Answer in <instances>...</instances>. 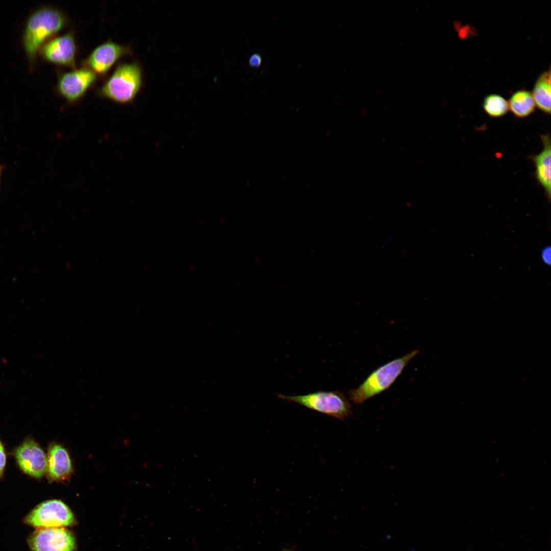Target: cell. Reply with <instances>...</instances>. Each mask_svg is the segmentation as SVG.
Here are the masks:
<instances>
[{"label": "cell", "mask_w": 551, "mask_h": 551, "mask_svg": "<svg viewBox=\"0 0 551 551\" xmlns=\"http://www.w3.org/2000/svg\"><path fill=\"white\" fill-rule=\"evenodd\" d=\"M419 352L418 349H415L379 367L357 388L349 390V399L355 404H362L368 399L388 389L400 375L409 361Z\"/></svg>", "instance_id": "cell-1"}, {"label": "cell", "mask_w": 551, "mask_h": 551, "mask_svg": "<svg viewBox=\"0 0 551 551\" xmlns=\"http://www.w3.org/2000/svg\"><path fill=\"white\" fill-rule=\"evenodd\" d=\"M65 19L56 9L43 8L29 18L23 35L25 50L29 58H34L41 44L65 24Z\"/></svg>", "instance_id": "cell-2"}, {"label": "cell", "mask_w": 551, "mask_h": 551, "mask_svg": "<svg viewBox=\"0 0 551 551\" xmlns=\"http://www.w3.org/2000/svg\"><path fill=\"white\" fill-rule=\"evenodd\" d=\"M277 396L341 421L349 417L353 412L349 401L339 391H318L299 395L278 394Z\"/></svg>", "instance_id": "cell-3"}, {"label": "cell", "mask_w": 551, "mask_h": 551, "mask_svg": "<svg viewBox=\"0 0 551 551\" xmlns=\"http://www.w3.org/2000/svg\"><path fill=\"white\" fill-rule=\"evenodd\" d=\"M142 81V71L135 63L118 66L102 87L104 97L120 104L128 103L135 98Z\"/></svg>", "instance_id": "cell-4"}, {"label": "cell", "mask_w": 551, "mask_h": 551, "mask_svg": "<svg viewBox=\"0 0 551 551\" xmlns=\"http://www.w3.org/2000/svg\"><path fill=\"white\" fill-rule=\"evenodd\" d=\"M28 524L39 528H61L71 525L74 517L62 501L51 499L38 505L26 518Z\"/></svg>", "instance_id": "cell-5"}, {"label": "cell", "mask_w": 551, "mask_h": 551, "mask_svg": "<svg viewBox=\"0 0 551 551\" xmlns=\"http://www.w3.org/2000/svg\"><path fill=\"white\" fill-rule=\"evenodd\" d=\"M33 551H76V543L72 533L64 528H39L29 539Z\"/></svg>", "instance_id": "cell-6"}, {"label": "cell", "mask_w": 551, "mask_h": 551, "mask_svg": "<svg viewBox=\"0 0 551 551\" xmlns=\"http://www.w3.org/2000/svg\"><path fill=\"white\" fill-rule=\"evenodd\" d=\"M96 79V73L88 67L77 69L61 76L58 90L67 101L73 102L84 95Z\"/></svg>", "instance_id": "cell-7"}, {"label": "cell", "mask_w": 551, "mask_h": 551, "mask_svg": "<svg viewBox=\"0 0 551 551\" xmlns=\"http://www.w3.org/2000/svg\"><path fill=\"white\" fill-rule=\"evenodd\" d=\"M16 458L21 469L32 477L40 478L47 471V457L34 441L28 440L20 446Z\"/></svg>", "instance_id": "cell-8"}, {"label": "cell", "mask_w": 551, "mask_h": 551, "mask_svg": "<svg viewBox=\"0 0 551 551\" xmlns=\"http://www.w3.org/2000/svg\"><path fill=\"white\" fill-rule=\"evenodd\" d=\"M42 53L50 62L64 66H73L76 54L73 36L68 33L54 38L44 45Z\"/></svg>", "instance_id": "cell-9"}, {"label": "cell", "mask_w": 551, "mask_h": 551, "mask_svg": "<svg viewBox=\"0 0 551 551\" xmlns=\"http://www.w3.org/2000/svg\"><path fill=\"white\" fill-rule=\"evenodd\" d=\"M127 52V49L123 46L108 41L95 48L86 63L95 73L104 74Z\"/></svg>", "instance_id": "cell-10"}, {"label": "cell", "mask_w": 551, "mask_h": 551, "mask_svg": "<svg viewBox=\"0 0 551 551\" xmlns=\"http://www.w3.org/2000/svg\"><path fill=\"white\" fill-rule=\"evenodd\" d=\"M48 477L53 481L69 480L73 472L70 456L63 446L54 443L50 445L47 457Z\"/></svg>", "instance_id": "cell-11"}, {"label": "cell", "mask_w": 551, "mask_h": 551, "mask_svg": "<svg viewBox=\"0 0 551 551\" xmlns=\"http://www.w3.org/2000/svg\"><path fill=\"white\" fill-rule=\"evenodd\" d=\"M543 149L538 154L530 157L535 170V177L538 183L544 189L545 196L548 201L551 196L550 156L551 143L548 134L542 135L540 137Z\"/></svg>", "instance_id": "cell-12"}, {"label": "cell", "mask_w": 551, "mask_h": 551, "mask_svg": "<svg viewBox=\"0 0 551 551\" xmlns=\"http://www.w3.org/2000/svg\"><path fill=\"white\" fill-rule=\"evenodd\" d=\"M550 69L543 71L535 82L532 93L536 107L550 114Z\"/></svg>", "instance_id": "cell-13"}, {"label": "cell", "mask_w": 551, "mask_h": 551, "mask_svg": "<svg viewBox=\"0 0 551 551\" xmlns=\"http://www.w3.org/2000/svg\"><path fill=\"white\" fill-rule=\"evenodd\" d=\"M509 110L517 118H523L534 112L535 104L531 92L519 90L514 92L508 102Z\"/></svg>", "instance_id": "cell-14"}, {"label": "cell", "mask_w": 551, "mask_h": 551, "mask_svg": "<svg viewBox=\"0 0 551 551\" xmlns=\"http://www.w3.org/2000/svg\"><path fill=\"white\" fill-rule=\"evenodd\" d=\"M483 108L490 117L498 118L504 116L509 111L508 101L497 94H488L484 98Z\"/></svg>", "instance_id": "cell-15"}, {"label": "cell", "mask_w": 551, "mask_h": 551, "mask_svg": "<svg viewBox=\"0 0 551 551\" xmlns=\"http://www.w3.org/2000/svg\"><path fill=\"white\" fill-rule=\"evenodd\" d=\"M262 63V58L259 53L252 54L248 58V64L253 68H259Z\"/></svg>", "instance_id": "cell-16"}, {"label": "cell", "mask_w": 551, "mask_h": 551, "mask_svg": "<svg viewBox=\"0 0 551 551\" xmlns=\"http://www.w3.org/2000/svg\"><path fill=\"white\" fill-rule=\"evenodd\" d=\"M541 257L543 262L547 265H550L551 263V248L550 246H546L544 247L541 254Z\"/></svg>", "instance_id": "cell-17"}, {"label": "cell", "mask_w": 551, "mask_h": 551, "mask_svg": "<svg viewBox=\"0 0 551 551\" xmlns=\"http://www.w3.org/2000/svg\"><path fill=\"white\" fill-rule=\"evenodd\" d=\"M6 463V456L3 446H0V475L2 473Z\"/></svg>", "instance_id": "cell-18"}, {"label": "cell", "mask_w": 551, "mask_h": 551, "mask_svg": "<svg viewBox=\"0 0 551 551\" xmlns=\"http://www.w3.org/2000/svg\"><path fill=\"white\" fill-rule=\"evenodd\" d=\"M1 171H2V167L0 166V176H1Z\"/></svg>", "instance_id": "cell-19"}, {"label": "cell", "mask_w": 551, "mask_h": 551, "mask_svg": "<svg viewBox=\"0 0 551 551\" xmlns=\"http://www.w3.org/2000/svg\"><path fill=\"white\" fill-rule=\"evenodd\" d=\"M2 444H1V442H0V446H2Z\"/></svg>", "instance_id": "cell-20"}]
</instances>
